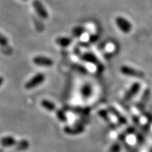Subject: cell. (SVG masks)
<instances>
[{
	"label": "cell",
	"instance_id": "cell-7",
	"mask_svg": "<svg viewBox=\"0 0 152 152\" xmlns=\"http://www.w3.org/2000/svg\"><path fill=\"white\" fill-rule=\"evenodd\" d=\"M83 32H84V29H83V28H81V27L75 28L73 30V35L76 36V37H79V36H80L83 33Z\"/></svg>",
	"mask_w": 152,
	"mask_h": 152
},
{
	"label": "cell",
	"instance_id": "cell-8",
	"mask_svg": "<svg viewBox=\"0 0 152 152\" xmlns=\"http://www.w3.org/2000/svg\"><path fill=\"white\" fill-rule=\"evenodd\" d=\"M8 44L9 40L7 37H6L2 34L0 33V45H1V46H7Z\"/></svg>",
	"mask_w": 152,
	"mask_h": 152
},
{
	"label": "cell",
	"instance_id": "cell-1",
	"mask_svg": "<svg viewBox=\"0 0 152 152\" xmlns=\"http://www.w3.org/2000/svg\"><path fill=\"white\" fill-rule=\"evenodd\" d=\"M115 23L123 33H128L132 30V24L126 18L122 16H118L115 18Z\"/></svg>",
	"mask_w": 152,
	"mask_h": 152
},
{
	"label": "cell",
	"instance_id": "cell-2",
	"mask_svg": "<svg viewBox=\"0 0 152 152\" xmlns=\"http://www.w3.org/2000/svg\"><path fill=\"white\" fill-rule=\"evenodd\" d=\"M33 7L34 9L35 10L36 13H37L42 18H48V12H47V9L45 8V7H44V5L42 4L41 1H39V0H35V1H33Z\"/></svg>",
	"mask_w": 152,
	"mask_h": 152
},
{
	"label": "cell",
	"instance_id": "cell-3",
	"mask_svg": "<svg viewBox=\"0 0 152 152\" xmlns=\"http://www.w3.org/2000/svg\"><path fill=\"white\" fill-rule=\"evenodd\" d=\"M121 71L125 75L133 76V77H142L144 75L143 73H142V72L134 69V68L128 67V66H123Z\"/></svg>",
	"mask_w": 152,
	"mask_h": 152
},
{
	"label": "cell",
	"instance_id": "cell-9",
	"mask_svg": "<svg viewBox=\"0 0 152 152\" xmlns=\"http://www.w3.org/2000/svg\"><path fill=\"white\" fill-rule=\"evenodd\" d=\"M84 59L89 61H95V57L91 54H86L84 55Z\"/></svg>",
	"mask_w": 152,
	"mask_h": 152
},
{
	"label": "cell",
	"instance_id": "cell-5",
	"mask_svg": "<svg viewBox=\"0 0 152 152\" xmlns=\"http://www.w3.org/2000/svg\"><path fill=\"white\" fill-rule=\"evenodd\" d=\"M56 43L61 47H66L69 46L72 42V39L67 37H60L56 39Z\"/></svg>",
	"mask_w": 152,
	"mask_h": 152
},
{
	"label": "cell",
	"instance_id": "cell-6",
	"mask_svg": "<svg viewBox=\"0 0 152 152\" xmlns=\"http://www.w3.org/2000/svg\"><path fill=\"white\" fill-rule=\"evenodd\" d=\"M139 89H140V85H139V83H135V84H134V85L131 87L130 90L127 93L126 95H125V99L128 100L129 99L132 98L133 95L135 94L137 92Z\"/></svg>",
	"mask_w": 152,
	"mask_h": 152
},
{
	"label": "cell",
	"instance_id": "cell-10",
	"mask_svg": "<svg viewBox=\"0 0 152 152\" xmlns=\"http://www.w3.org/2000/svg\"><path fill=\"white\" fill-rule=\"evenodd\" d=\"M23 1H26V0H23Z\"/></svg>",
	"mask_w": 152,
	"mask_h": 152
},
{
	"label": "cell",
	"instance_id": "cell-4",
	"mask_svg": "<svg viewBox=\"0 0 152 152\" xmlns=\"http://www.w3.org/2000/svg\"><path fill=\"white\" fill-rule=\"evenodd\" d=\"M33 62L37 65L41 66H51L52 65L53 62L50 58L44 56H36L34 58Z\"/></svg>",
	"mask_w": 152,
	"mask_h": 152
}]
</instances>
